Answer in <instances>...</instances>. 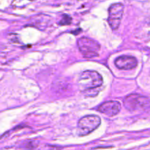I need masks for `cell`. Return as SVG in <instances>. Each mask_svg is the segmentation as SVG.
<instances>
[{
    "label": "cell",
    "instance_id": "obj_2",
    "mask_svg": "<svg viewBox=\"0 0 150 150\" xmlns=\"http://www.w3.org/2000/svg\"><path fill=\"white\" fill-rule=\"evenodd\" d=\"M101 124V119L96 115H88L80 119L78 123L77 133L79 136H85L97 129Z\"/></svg>",
    "mask_w": 150,
    "mask_h": 150
},
{
    "label": "cell",
    "instance_id": "obj_4",
    "mask_svg": "<svg viewBox=\"0 0 150 150\" xmlns=\"http://www.w3.org/2000/svg\"><path fill=\"white\" fill-rule=\"evenodd\" d=\"M124 104L130 111H136L149 107V100L146 96L138 94H132L125 96L124 99Z\"/></svg>",
    "mask_w": 150,
    "mask_h": 150
},
{
    "label": "cell",
    "instance_id": "obj_1",
    "mask_svg": "<svg viewBox=\"0 0 150 150\" xmlns=\"http://www.w3.org/2000/svg\"><path fill=\"white\" fill-rule=\"evenodd\" d=\"M103 82L102 76L96 71L86 70L82 72L79 76V89L85 95L95 96L98 94V88H100Z\"/></svg>",
    "mask_w": 150,
    "mask_h": 150
},
{
    "label": "cell",
    "instance_id": "obj_3",
    "mask_svg": "<svg viewBox=\"0 0 150 150\" xmlns=\"http://www.w3.org/2000/svg\"><path fill=\"white\" fill-rule=\"evenodd\" d=\"M78 46L79 50L86 58H93L98 56L100 49V45L98 42L86 37H82L78 40Z\"/></svg>",
    "mask_w": 150,
    "mask_h": 150
},
{
    "label": "cell",
    "instance_id": "obj_6",
    "mask_svg": "<svg viewBox=\"0 0 150 150\" xmlns=\"http://www.w3.org/2000/svg\"><path fill=\"white\" fill-rule=\"evenodd\" d=\"M121 110V104L117 101H107L98 107V111L112 117L118 114Z\"/></svg>",
    "mask_w": 150,
    "mask_h": 150
},
{
    "label": "cell",
    "instance_id": "obj_5",
    "mask_svg": "<svg viewBox=\"0 0 150 150\" xmlns=\"http://www.w3.org/2000/svg\"><path fill=\"white\" fill-rule=\"evenodd\" d=\"M124 5L122 3H114L108 9V21L113 30L118 29L124 13Z\"/></svg>",
    "mask_w": 150,
    "mask_h": 150
},
{
    "label": "cell",
    "instance_id": "obj_7",
    "mask_svg": "<svg viewBox=\"0 0 150 150\" xmlns=\"http://www.w3.org/2000/svg\"><path fill=\"white\" fill-rule=\"evenodd\" d=\"M114 63L118 69L122 70H130L137 66L138 60L133 56L122 55L116 59Z\"/></svg>",
    "mask_w": 150,
    "mask_h": 150
},
{
    "label": "cell",
    "instance_id": "obj_8",
    "mask_svg": "<svg viewBox=\"0 0 150 150\" xmlns=\"http://www.w3.org/2000/svg\"><path fill=\"white\" fill-rule=\"evenodd\" d=\"M72 21V18L70 17V16L68 15H63L62 16V20L59 21V25H62V26H64V25H68L70 24Z\"/></svg>",
    "mask_w": 150,
    "mask_h": 150
}]
</instances>
